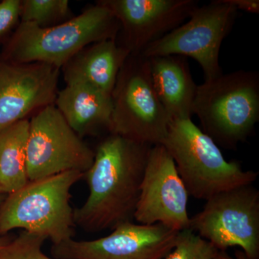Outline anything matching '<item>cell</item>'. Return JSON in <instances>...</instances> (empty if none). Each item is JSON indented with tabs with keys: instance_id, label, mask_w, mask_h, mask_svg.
I'll return each instance as SVG.
<instances>
[{
	"instance_id": "6da1fadb",
	"label": "cell",
	"mask_w": 259,
	"mask_h": 259,
	"mask_svg": "<svg viewBox=\"0 0 259 259\" xmlns=\"http://www.w3.org/2000/svg\"><path fill=\"white\" fill-rule=\"evenodd\" d=\"M151 148L115 134L99 144L83 177L90 194L74 209L76 226L96 233L132 221Z\"/></svg>"
},
{
	"instance_id": "7a4b0ae2",
	"label": "cell",
	"mask_w": 259,
	"mask_h": 259,
	"mask_svg": "<svg viewBox=\"0 0 259 259\" xmlns=\"http://www.w3.org/2000/svg\"><path fill=\"white\" fill-rule=\"evenodd\" d=\"M161 145L176 165L189 195L207 199L221 192L253 185L258 172L244 170L238 161H228L217 144L192 118L175 119Z\"/></svg>"
},
{
	"instance_id": "3957f363",
	"label": "cell",
	"mask_w": 259,
	"mask_h": 259,
	"mask_svg": "<svg viewBox=\"0 0 259 259\" xmlns=\"http://www.w3.org/2000/svg\"><path fill=\"white\" fill-rule=\"evenodd\" d=\"M84 177L64 172L35 181L8 194L0 206V236L15 229L44 236L57 245L74 236L71 190Z\"/></svg>"
},
{
	"instance_id": "277c9868",
	"label": "cell",
	"mask_w": 259,
	"mask_h": 259,
	"mask_svg": "<svg viewBox=\"0 0 259 259\" xmlns=\"http://www.w3.org/2000/svg\"><path fill=\"white\" fill-rule=\"evenodd\" d=\"M192 114L218 146L236 149L259 120V75L238 71L197 85Z\"/></svg>"
},
{
	"instance_id": "5b68a950",
	"label": "cell",
	"mask_w": 259,
	"mask_h": 259,
	"mask_svg": "<svg viewBox=\"0 0 259 259\" xmlns=\"http://www.w3.org/2000/svg\"><path fill=\"white\" fill-rule=\"evenodd\" d=\"M120 29L111 10L100 3L56 26L20 23L10 42V55L15 64L42 63L60 69L88 46L116 40Z\"/></svg>"
},
{
	"instance_id": "8992f818",
	"label": "cell",
	"mask_w": 259,
	"mask_h": 259,
	"mask_svg": "<svg viewBox=\"0 0 259 259\" xmlns=\"http://www.w3.org/2000/svg\"><path fill=\"white\" fill-rule=\"evenodd\" d=\"M112 99L110 134L151 146L161 144L171 120L153 88L149 59L141 54L128 56Z\"/></svg>"
},
{
	"instance_id": "52a82bcc",
	"label": "cell",
	"mask_w": 259,
	"mask_h": 259,
	"mask_svg": "<svg viewBox=\"0 0 259 259\" xmlns=\"http://www.w3.org/2000/svg\"><path fill=\"white\" fill-rule=\"evenodd\" d=\"M238 10L228 0L197 6L186 23L153 42L141 55L190 57L202 67L204 81L223 74L219 54L223 40L233 28Z\"/></svg>"
},
{
	"instance_id": "ba28073f",
	"label": "cell",
	"mask_w": 259,
	"mask_h": 259,
	"mask_svg": "<svg viewBox=\"0 0 259 259\" xmlns=\"http://www.w3.org/2000/svg\"><path fill=\"white\" fill-rule=\"evenodd\" d=\"M190 229L218 250L238 246L248 258L258 259V190L248 185L212 196L190 218Z\"/></svg>"
},
{
	"instance_id": "9c48e42d",
	"label": "cell",
	"mask_w": 259,
	"mask_h": 259,
	"mask_svg": "<svg viewBox=\"0 0 259 259\" xmlns=\"http://www.w3.org/2000/svg\"><path fill=\"white\" fill-rule=\"evenodd\" d=\"M29 122V181L69 171L85 173L93 165L95 151L71 129L55 105L42 107Z\"/></svg>"
},
{
	"instance_id": "30bf717a",
	"label": "cell",
	"mask_w": 259,
	"mask_h": 259,
	"mask_svg": "<svg viewBox=\"0 0 259 259\" xmlns=\"http://www.w3.org/2000/svg\"><path fill=\"white\" fill-rule=\"evenodd\" d=\"M179 232L161 223L127 222L108 236L90 240L70 239L52 245L56 259H163L173 249Z\"/></svg>"
},
{
	"instance_id": "8fae6325",
	"label": "cell",
	"mask_w": 259,
	"mask_h": 259,
	"mask_svg": "<svg viewBox=\"0 0 259 259\" xmlns=\"http://www.w3.org/2000/svg\"><path fill=\"white\" fill-rule=\"evenodd\" d=\"M188 192L173 158L162 145L151 146L134 219L139 224L161 223L182 231L189 229Z\"/></svg>"
},
{
	"instance_id": "7c38bea8",
	"label": "cell",
	"mask_w": 259,
	"mask_h": 259,
	"mask_svg": "<svg viewBox=\"0 0 259 259\" xmlns=\"http://www.w3.org/2000/svg\"><path fill=\"white\" fill-rule=\"evenodd\" d=\"M123 29L130 55H139L153 42L185 23L199 5L195 0H109L101 2Z\"/></svg>"
},
{
	"instance_id": "4fadbf2b",
	"label": "cell",
	"mask_w": 259,
	"mask_h": 259,
	"mask_svg": "<svg viewBox=\"0 0 259 259\" xmlns=\"http://www.w3.org/2000/svg\"><path fill=\"white\" fill-rule=\"evenodd\" d=\"M59 69L42 63L0 64V131L57 96Z\"/></svg>"
},
{
	"instance_id": "5bb4252c",
	"label": "cell",
	"mask_w": 259,
	"mask_h": 259,
	"mask_svg": "<svg viewBox=\"0 0 259 259\" xmlns=\"http://www.w3.org/2000/svg\"><path fill=\"white\" fill-rule=\"evenodd\" d=\"M130 56L116 40L95 42L64 65L66 83L89 85L112 96L120 70Z\"/></svg>"
},
{
	"instance_id": "9a60e30c",
	"label": "cell",
	"mask_w": 259,
	"mask_h": 259,
	"mask_svg": "<svg viewBox=\"0 0 259 259\" xmlns=\"http://www.w3.org/2000/svg\"><path fill=\"white\" fill-rule=\"evenodd\" d=\"M55 102L56 108L80 138L100 130L110 131L113 112L110 95L83 83H66L57 93Z\"/></svg>"
},
{
	"instance_id": "2e32d148",
	"label": "cell",
	"mask_w": 259,
	"mask_h": 259,
	"mask_svg": "<svg viewBox=\"0 0 259 259\" xmlns=\"http://www.w3.org/2000/svg\"><path fill=\"white\" fill-rule=\"evenodd\" d=\"M149 63L153 88L170 120L191 118L197 85L185 57L158 56Z\"/></svg>"
},
{
	"instance_id": "e0dca14e",
	"label": "cell",
	"mask_w": 259,
	"mask_h": 259,
	"mask_svg": "<svg viewBox=\"0 0 259 259\" xmlns=\"http://www.w3.org/2000/svg\"><path fill=\"white\" fill-rule=\"evenodd\" d=\"M29 125V120L25 119L0 131V193H13L29 182L26 159Z\"/></svg>"
},
{
	"instance_id": "ac0fdd59",
	"label": "cell",
	"mask_w": 259,
	"mask_h": 259,
	"mask_svg": "<svg viewBox=\"0 0 259 259\" xmlns=\"http://www.w3.org/2000/svg\"><path fill=\"white\" fill-rule=\"evenodd\" d=\"M219 250L192 230L179 232L173 249L163 259H215Z\"/></svg>"
},
{
	"instance_id": "d6986e66",
	"label": "cell",
	"mask_w": 259,
	"mask_h": 259,
	"mask_svg": "<svg viewBox=\"0 0 259 259\" xmlns=\"http://www.w3.org/2000/svg\"><path fill=\"white\" fill-rule=\"evenodd\" d=\"M69 12L67 0H25L21 2V23L44 24L66 16Z\"/></svg>"
},
{
	"instance_id": "ffe728a7",
	"label": "cell",
	"mask_w": 259,
	"mask_h": 259,
	"mask_svg": "<svg viewBox=\"0 0 259 259\" xmlns=\"http://www.w3.org/2000/svg\"><path fill=\"white\" fill-rule=\"evenodd\" d=\"M47 240L46 237L23 231L0 246V259H56L42 251Z\"/></svg>"
},
{
	"instance_id": "44dd1931",
	"label": "cell",
	"mask_w": 259,
	"mask_h": 259,
	"mask_svg": "<svg viewBox=\"0 0 259 259\" xmlns=\"http://www.w3.org/2000/svg\"><path fill=\"white\" fill-rule=\"evenodd\" d=\"M21 1L5 0L0 3V35H3L15 23L20 15Z\"/></svg>"
},
{
	"instance_id": "7402d4cb",
	"label": "cell",
	"mask_w": 259,
	"mask_h": 259,
	"mask_svg": "<svg viewBox=\"0 0 259 259\" xmlns=\"http://www.w3.org/2000/svg\"><path fill=\"white\" fill-rule=\"evenodd\" d=\"M236 10H242L247 13L258 14L259 1L258 0H228Z\"/></svg>"
},
{
	"instance_id": "603a6c76",
	"label": "cell",
	"mask_w": 259,
	"mask_h": 259,
	"mask_svg": "<svg viewBox=\"0 0 259 259\" xmlns=\"http://www.w3.org/2000/svg\"><path fill=\"white\" fill-rule=\"evenodd\" d=\"M215 259H249L245 254L243 250H237L235 257H232L228 254L226 251H221L219 250Z\"/></svg>"
},
{
	"instance_id": "cb8c5ba5",
	"label": "cell",
	"mask_w": 259,
	"mask_h": 259,
	"mask_svg": "<svg viewBox=\"0 0 259 259\" xmlns=\"http://www.w3.org/2000/svg\"><path fill=\"white\" fill-rule=\"evenodd\" d=\"M5 197H6V194L0 193V206H1L3 201H4ZM11 240L12 238L8 236H0V246L6 244V243H8V242L11 241Z\"/></svg>"
}]
</instances>
